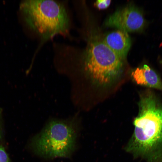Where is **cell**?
I'll list each match as a JSON object with an SVG mask.
<instances>
[{"mask_svg":"<svg viewBox=\"0 0 162 162\" xmlns=\"http://www.w3.org/2000/svg\"><path fill=\"white\" fill-rule=\"evenodd\" d=\"M131 75L137 84L162 91V82L160 78L147 65L137 68L132 72Z\"/></svg>","mask_w":162,"mask_h":162,"instance_id":"52a82bcc","label":"cell"},{"mask_svg":"<svg viewBox=\"0 0 162 162\" xmlns=\"http://www.w3.org/2000/svg\"><path fill=\"white\" fill-rule=\"evenodd\" d=\"M146 22L142 13L137 7L129 5L118 9L106 20V26L127 32L142 31Z\"/></svg>","mask_w":162,"mask_h":162,"instance_id":"5b68a950","label":"cell"},{"mask_svg":"<svg viewBox=\"0 0 162 162\" xmlns=\"http://www.w3.org/2000/svg\"><path fill=\"white\" fill-rule=\"evenodd\" d=\"M20 10L25 23L43 41L69 33L70 20L62 3L53 0H28Z\"/></svg>","mask_w":162,"mask_h":162,"instance_id":"7a4b0ae2","label":"cell"},{"mask_svg":"<svg viewBox=\"0 0 162 162\" xmlns=\"http://www.w3.org/2000/svg\"></svg>","mask_w":162,"mask_h":162,"instance_id":"30bf717a","label":"cell"},{"mask_svg":"<svg viewBox=\"0 0 162 162\" xmlns=\"http://www.w3.org/2000/svg\"><path fill=\"white\" fill-rule=\"evenodd\" d=\"M111 2V0H98L95 2L94 5L100 10L104 9L109 6Z\"/></svg>","mask_w":162,"mask_h":162,"instance_id":"ba28073f","label":"cell"},{"mask_svg":"<svg viewBox=\"0 0 162 162\" xmlns=\"http://www.w3.org/2000/svg\"><path fill=\"white\" fill-rule=\"evenodd\" d=\"M139 112L134 121V132L128 151L149 162L162 161V107L151 94L142 96Z\"/></svg>","mask_w":162,"mask_h":162,"instance_id":"6da1fadb","label":"cell"},{"mask_svg":"<svg viewBox=\"0 0 162 162\" xmlns=\"http://www.w3.org/2000/svg\"><path fill=\"white\" fill-rule=\"evenodd\" d=\"M78 131L77 118L52 119L32 139L30 146L45 158H69L75 150Z\"/></svg>","mask_w":162,"mask_h":162,"instance_id":"3957f363","label":"cell"},{"mask_svg":"<svg viewBox=\"0 0 162 162\" xmlns=\"http://www.w3.org/2000/svg\"><path fill=\"white\" fill-rule=\"evenodd\" d=\"M103 41L123 60L126 57L131 45V40L127 32L118 29L107 34Z\"/></svg>","mask_w":162,"mask_h":162,"instance_id":"8992f818","label":"cell"},{"mask_svg":"<svg viewBox=\"0 0 162 162\" xmlns=\"http://www.w3.org/2000/svg\"><path fill=\"white\" fill-rule=\"evenodd\" d=\"M81 55L84 70L98 85H110L121 75L123 60L103 41L90 40Z\"/></svg>","mask_w":162,"mask_h":162,"instance_id":"277c9868","label":"cell"},{"mask_svg":"<svg viewBox=\"0 0 162 162\" xmlns=\"http://www.w3.org/2000/svg\"><path fill=\"white\" fill-rule=\"evenodd\" d=\"M8 156L4 148L0 145V162H9Z\"/></svg>","mask_w":162,"mask_h":162,"instance_id":"9c48e42d","label":"cell"}]
</instances>
